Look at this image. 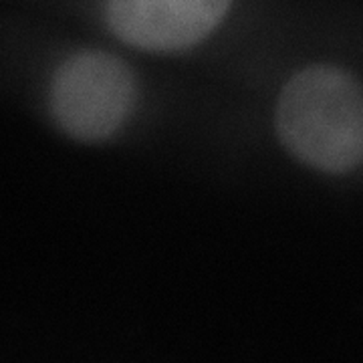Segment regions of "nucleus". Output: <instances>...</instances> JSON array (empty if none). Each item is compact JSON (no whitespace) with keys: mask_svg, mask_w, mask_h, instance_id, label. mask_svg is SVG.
Wrapping results in <instances>:
<instances>
[{"mask_svg":"<svg viewBox=\"0 0 363 363\" xmlns=\"http://www.w3.org/2000/svg\"><path fill=\"white\" fill-rule=\"evenodd\" d=\"M238 0H104L107 30L123 47L174 57L204 47L230 21Z\"/></svg>","mask_w":363,"mask_h":363,"instance_id":"7ed1b4c3","label":"nucleus"},{"mask_svg":"<svg viewBox=\"0 0 363 363\" xmlns=\"http://www.w3.org/2000/svg\"><path fill=\"white\" fill-rule=\"evenodd\" d=\"M286 152L327 174L363 164V81L335 63H311L286 79L274 105Z\"/></svg>","mask_w":363,"mask_h":363,"instance_id":"f257e3e1","label":"nucleus"},{"mask_svg":"<svg viewBox=\"0 0 363 363\" xmlns=\"http://www.w3.org/2000/svg\"><path fill=\"white\" fill-rule=\"evenodd\" d=\"M140 105V81L121 55L73 52L57 67L49 91L55 123L79 142H105L123 130Z\"/></svg>","mask_w":363,"mask_h":363,"instance_id":"f03ea898","label":"nucleus"}]
</instances>
